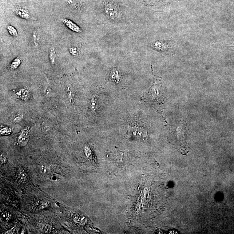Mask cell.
I'll return each instance as SVG.
<instances>
[{
  "label": "cell",
  "instance_id": "7c38bea8",
  "mask_svg": "<svg viewBox=\"0 0 234 234\" xmlns=\"http://www.w3.org/2000/svg\"><path fill=\"white\" fill-rule=\"evenodd\" d=\"M23 118V115L19 114V115H17V116L15 117L14 119V121L15 123H18L20 122V121H22Z\"/></svg>",
  "mask_w": 234,
  "mask_h": 234
},
{
  "label": "cell",
  "instance_id": "30bf717a",
  "mask_svg": "<svg viewBox=\"0 0 234 234\" xmlns=\"http://www.w3.org/2000/svg\"><path fill=\"white\" fill-rule=\"evenodd\" d=\"M2 217L3 220H5V221H8V220H10L11 218V215L9 212L6 211L4 212L2 214Z\"/></svg>",
  "mask_w": 234,
  "mask_h": 234
},
{
  "label": "cell",
  "instance_id": "277c9868",
  "mask_svg": "<svg viewBox=\"0 0 234 234\" xmlns=\"http://www.w3.org/2000/svg\"><path fill=\"white\" fill-rule=\"evenodd\" d=\"M18 94L20 96V98L23 100H26L29 97V92L25 89H21L18 93Z\"/></svg>",
  "mask_w": 234,
  "mask_h": 234
},
{
  "label": "cell",
  "instance_id": "3957f363",
  "mask_svg": "<svg viewBox=\"0 0 234 234\" xmlns=\"http://www.w3.org/2000/svg\"><path fill=\"white\" fill-rule=\"evenodd\" d=\"M18 180L21 183H25L27 181V176L26 172L23 169H20L18 173Z\"/></svg>",
  "mask_w": 234,
  "mask_h": 234
},
{
  "label": "cell",
  "instance_id": "6da1fadb",
  "mask_svg": "<svg viewBox=\"0 0 234 234\" xmlns=\"http://www.w3.org/2000/svg\"><path fill=\"white\" fill-rule=\"evenodd\" d=\"M30 137V129L29 128L22 130L18 137L17 142L21 147H24L27 145Z\"/></svg>",
  "mask_w": 234,
  "mask_h": 234
},
{
  "label": "cell",
  "instance_id": "ba28073f",
  "mask_svg": "<svg viewBox=\"0 0 234 234\" xmlns=\"http://www.w3.org/2000/svg\"><path fill=\"white\" fill-rule=\"evenodd\" d=\"M66 4L73 7H79V4L78 0H65Z\"/></svg>",
  "mask_w": 234,
  "mask_h": 234
},
{
  "label": "cell",
  "instance_id": "5b68a950",
  "mask_svg": "<svg viewBox=\"0 0 234 234\" xmlns=\"http://www.w3.org/2000/svg\"><path fill=\"white\" fill-rule=\"evenodd\" d=\"M49 58L50 62L52 65H54L55 63V58H56V52L54 48H51L50 50Z\"/></svg>",
  "mask_w": 234,
  "mask_h": 234
},
{
  "label": "cell",
  "instance_id": "9a60e30c",
  "mask_svg": "<svg viewBox=\"0 0 234 234\" xmlns=\"http://www.w3.org/2000/svg\"><path fill=\"white\" fill-rule=\"evenodd\" d=\"M15 232H16V229L15 228H13L12 229L10 230L7 231L6 233L7 234H13L15 233Z\"/></svg>",
  "mask_w": 234,
  "mask_h": 234
},
{
  "label": "cell",
  "instance_id": "8992f818",
  "mask_svg": "<svg viewBox=\"0 0 234 234\" xmlns=\"http://www.w3.org/2000/svg\"><path fill=\"white\" fill-rule=\"evenodd\" d=\"M7 29L8 30L9 34L13 37H17L18 35V32L14 27L10 25H9L7 26Z\"/></svg>",
  "mask_w": 234,
  "mask_h": 234
},
{
  "label": "cell",
  "instance_id": "9c48e42d",
  "mask_svg": "<svg viewBox=\"0 0 234 234\" xmlns=\"http://www.w3.org/2000/svg\"><path fill=\"white\" fill-rule=\"evenodd\" d=\"M11 132V129L8 127H3L1 129V134L2 135H8Z\"/></svg>",
  "mask_w": 234,
  "mask_h": 234
},
{
  "label": "cell",
  "instance_id": "52a82bcc",
  "mask_svg": "<svg viewBox=\"0 0 234 234\" xmlns=\"http://www.w3.org/2000/svg\"><path fill=\"white\" fill-rule=\"evenodd\" d=\"M21 63V60L20 58H16L13 60V61L11 63V66L12 69H16L19 67Z\"/></svg>",
  "mask_w": 234,
  "mask_h": 234
},
{
  "label": "cell",
  "instance_id": "7a4b0ae2",
  "mask_svg": "<svg viewBox=\"0 0 234 234\" xmlns=\"http://www.w3.org/2000/svg\"><path fill=\"white\" fill-rule=\"evenodd\" d=\"M15 13L18 16L24 19H28L30 18L29 12L26 9L22 7H18L16 9Z\"/></svg>",
  "mask_w": 234,
  "mask_h": 234
},
{
  "label": "cell",
  "instance_id": "4fadbf2b",
  "mask_svg": "<svg viewBox=\"0 0 234 234\" xmlns=\"http://www.w3.org/2000/svg\"><path fill=\"white\" fill-rule=\"evenodd\" d=\"M7 158L4 154H1V163L2 165H4V164H6L7 162Z\"/></svg>",
  "mask_w": 234,
  "mask_h": 234
},
{
  "label": "cell",
  "instance_id": "8fae6325",
  "mask_svg": "<svg viewBox=\"0 0 234 234\" xmlns=\"http://www.w3.org/2000/svg\"><path fill=\"white\" fill-rule=\"evenodd\" d=\"M139 1H140L141 2H143L145 3L150 4L159 2H165V1H168V0H139Z\"/></svg>",
  "mask_w": 234,
  "mask_h": 234
},
{
  "label": "cell",
  "instance_id": "5bb4252c",
  "mask_svg": "<svg viewBox=\"0 0 234 234\" xmlns=\"http://www.w3.org/2000/svg\"><path fill=\"white\" fill-rule=\"evenodd\" d=\"M69 51L71 54L76 56L78 54L77 49L75 47H71L69 49Z\"/></svg>",
  "mask_w": 234,
  "mask_h": 234
}]
</instances>
